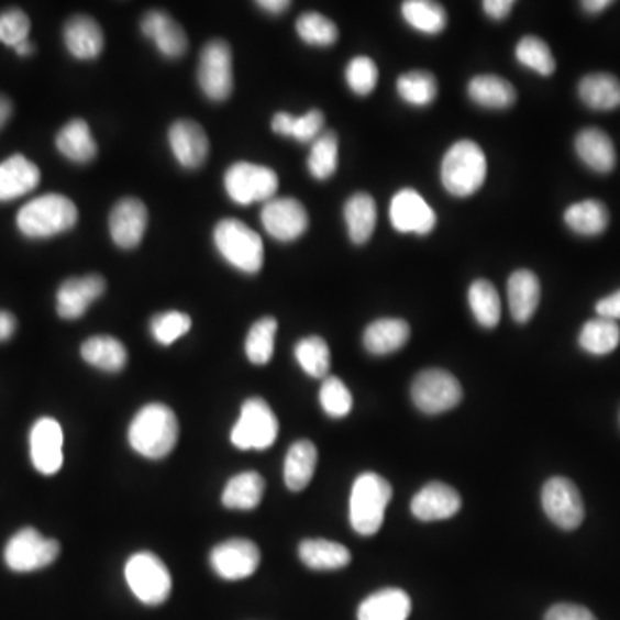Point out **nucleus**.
Returning a JSON list of instances; mask_svg holds the SVG:
<instances>
[{
    "label": "nucleus",
    "instance_id": "nucleus-18",
    "mask_svg": "<svg viewBox=\"0 0 620 620\" xmlns=\"http://www.w3.org/2000/svg\"><path fill=\"white\" fill-rule=\"evenodd\" d=\"M106 291V279L99 275L69 278L57 291V314L68 321L84 318L88 307L102 297Z\"/></svg>",
    "mask_w": 620,
    "mask_h": 620
},
{
    "label": "nucleus",
    "instance_id": "nucleus-15",
    "mask_svg": "<svg viewBox=\"0 0 620 620\" xmlns=\"http://www.w3.org/2000/svg\"><path fill=\"white\" fill-rule=\"evenodd\" d=\"M390 221L400 233L424 236L436 226V214L419 191L403 188L391 199Z\"/></svg>",
    "mask_w": 620,
    "mask_h": 620
},
{
    "label": "nucleus",
    "instance_id": "nucleus-3",
    "mask_svg": "<svg viewBox=\"0 0 620 620\" xmlns=\"http://www.w3.org/2000/svg\"><path fill=\"white\" fill-rule=\"evenodd\" d=\"M486 171L488 164L483 148L476 142L461 140L443 157V187L450 196L465 199L474 196L485 185Z\"/></svg>",
    "mask_w": 620,
    "mask_h": 620
},
{
    "label": "nucleus",
    "instance_id": "nucleus-51",
    "mask_svg": "<svg viewBox=\"0 0 620 620\" xmlns=\"http://www.w3.org/2000/svg\"><path fill=\"white\" fill-rule=\"evenodd\" d=\"M545 620H598L586 607L574 604L553 605L546 612Z\"/></svg>",
    "mask_w": 620,
    "mask_h": 620
},
{
    "label": "nucleus",
    "instance_id": "nucleus-57",
    "mask_svg": "<svg viewBox=\"0 0 620 620\" xmlns=\"http://www.w3.org/2000/svg\"><path fill=\"white\" fill-rule=\"evenodd\" d=\"M580 5H583V9L589 12V14H598V12H604L605 9L612 5V2H610V0H585Z\"/></svg>",
    "mask_w": 620,
    "mask_h": 620
},
{
    "label": "nucleus",
    "instance_id": "nucleus-9",
    "mask_svg": "<svg viewBox=\"0 0 620 620\" xmlns=\"http://www.w3.org/2000/svg\"><path fill=\"white\" fill-rule=\"evenodd\" d=\"M410 394L412 402L421 412L436 416L461 403L462 386L449 370L425 369L413 379Z\"/></svg>",
    "mask_w": 620,
    "mask_h": 620
},
{
    "label": "nucleus",
    "instance_id": "nucleus-32",
    "mask_svg": "<svg viewBox=\"0 0 620 620\" xmlns=\"http://www.w3.org/2000/svg\"><path fill=\"white\" fill-rule=\"evenodd\" d=\"M81 357L106 373H120L128 362L126 346L114 336H92L81 345Z\"/></svg>",
    "mask_w": 620,
    "mask_h": 620
},
{
    "label": "nucleus",
    "instance_id": "nucleus-58",
    "mask_svg": "<svg viewBox=\"0 0 620 620\" xmlns=\"http://www.w3.org/2000/svg\"><path fill=\"white\" fill-rule=\"evenodd\" d=\"M14 51H16L20 56H30V54H33V51H35V48H33L32 42L26 41L23 42V44L18 45Z\"/></svg>",
    "mask_w": 620,
    "mask_h": 620
},
{
    "label": "nucleus",
    "instance_id": "nucleus-20",
    "mask_svg": "<svg viewBox=\"0 0 620 620\" xmlns=\"http://www.w3.org/2000/svg\"><path fill=\"white\" fill-rule=\"evenodd\" d=\"M462 500L457 489L445 483H430L412 498L410 510L419 521H445L461 510Z\"/></svg>",
    "mask_w": 620,
    "mask_h": 620
},
{
    "label": "nucleus",
    "instance_id": "nucleus-55",
    "mask_svg": "<svg viewBox=\"0 0 620 620\" xmlns=\"http://www.w3.org/2000/svg\"><path fill=\"white\" fill-rule=\"evenodd\" d=\"M257 5L263 9V11L269 12V14H281V12L287 11L291 4L288 0H263V2H257Z\"/></svg>",
    "mask_w": 620,
    "mask_h": 620
},
{
    "label": "nucleus",
    "instance_id": "nucleus-48",
    "mask_svg": "<svg viewBox=\"0 0 620 620\" xmlns=\"http://www.w3.org/2000/svg\"><path fill=\"white\" fill-rule=\"evenodd\" d=\"M346 84L357 96H369L378 85V66L366 56L354 57L345 71Z\"/></svg>",
    "mask_w": 620,
    "mask_h": 620
},
{
    "label": "nucleus",
    "instance_id": "nucleus-45",
    "mask_svg": "<svg viewBox=\"0 0 620 620\" xmlns=\"http://www.w3.org/2000/svg\"><path fill=\"white\" fill-rule=\"evenodd\" d=\"M297 33L306 44L330 47L339 41V26L319 12H306L297 20Z\"/></svg>",
    "mask_w": 620,
    "mask_h": 620
},
{
    "label": "nucleus",
    "instance_id": "nucleus-41",
    "mask_svg": "<svg viewBox=\"0 0 620 620\" xmlns=\"http://www.w3.org/2000/svg\"><path fill=\"white\" fill-rule=\"evenodd\" d=\"M398 96L402 97L410 106L425 108L436 100L438 81L433 73L416 71L406 73L397 80Z\"/></svg>",
    "mask_w": 620,
    "mask_h": 620
},
{
    "label": "nucleus",
    "instance_id": "nucleus-4",
    "mask_svg": "<svg viewBox=\"0 0 620 620\" xmlns=\"http://www.w3.org/2000/svg\"><path fill=\"white\" fill-rule=\"evenodd\" d=\"M394 497V488L385 477L364 473L355 479L351 495V524L355 533L374 536L385 521L386 507Z\"/></svg>",
    "mask_w": 620,
    "mask_h": 620
},
{
    "label": "nucleus",
    "instance_id": "nucleus-26",
    "mask_svg": "<svg viewBox=\"0 0 620 620\" xmlns=\"http://www.w3.org/2000/svg\"><path fill=\"white\" fill-rule=\"evenodd\" d=\"M579 159L597 173H610L617 163L612 139L598 128H586L576 136Z\"/></svg>",
    "mask_w": 620,
    "mask_h": 620
},
{
    "label": "nucleus",
    "instance_id": "nucleus-16",
    "mask_svg": "<svg viewBox=\"0 0 620 620\" xmlns=\"http://www.w3.org/2000/svg\"><path fill=\"white\" fill-rule=\"evenodd\" d=\"M63 428L56 419L42 418L30 433V455L38 473L45 476L59 473L63 467Z\"/></svg>",
    "mask_w": 620,
    "mask_h": 620
},
{
    "label": "nucleus",
    "instance_id": "nucleus-49",
    "mask_svg": "<svg viewBox=\"0 0 620 620\" xmlns=\"http://www.w3.org/2000/svg\"><path fill=\"white\" fill-rule=\"evenodd\" d=\"M30 29V18L21 9H8L0 14V42L9 47L16 48L29 41Z\"/></svg>",
    "mask_w": 620,
    "mask_h": 620
},
{
    "label": "nucleus",
    "instance_id": "nucleus-33",
    "mask_svg": "<svg viewBox=\"0 0 620 620\" xmlns=\"http://www.w3.org/2000/svg\"><path fill=\"white\" fill-rule=\"evenodd\" d=\"M579 97L595 111H612L620 108V81L609 73H593L580 80Z\"/></svg>",
    "mask_w": 620,
    "mask_h": 620
},
{
    "label": "nucleus",
    "instance_id": "nucleus-2",
    "mask_svg": "<svg viewBox=\"0 0 620 620\" xmlns=\"http://www.w3.org/2000/svg\"><path fill=\"white\" fill-rule=\"evenodd\" d=\"M18 228L29 239H48L69 231L78 223V209L68 197L48 193L21 207Z\"/></svg>",
    "mask_w": 620,
    "mask_h": 620
},
{
    "label": "nucleus",
    "instance_id": "nucleus-50",
    "mask_svg": "<svg viewBox=\"0 0 620 620\" xmlns=\"http://www.w3.org/2000/svg\"><path fill=\"white\" fill-rule=\"evenodd\" d=\"M324 130V114L319 109H312L307 114L295 118L291 115L288 136L297 140L300 144H312Z\"/></svg>",
    "mask_w": 620,
    "mask_h": 620
},
{
    "label": "nucleus",
    "instance_id": "nucleus-53",
    "mask_svg": "<svg viewBox=\"0 0 620 620\" xmlns=\"http://www.w3.org/2000/svg\"><path fill=\"white\" fill-rule=\"evenodd\" d=\"M513 5H516L513 0H485L483 2L486 14L495 21L506 20L512 12Z\"/></svg>",
    "mask_w": 620,
    "mask_h": 620
},
{
    "label": "nucleus",
    "instance_id": "nucleus-14",
    "mask_svg": "<svg viewBox=\"0 0 620 620\" xmlns=\"http://www.w3.org/2000/svg\"><path fill=\"white\" fill-rule=\"evenodd\" d=\"M211 567L219 577L239 580L251 577L261 564V552L254 541L233 538L214 546L211 552Z\"/></svg>",
    "mask_w": 620,
    "mask_h": 620
},
{
    "label": "nucleus",
    "instance_id": "nucleus-36",
    "mask_svg": "<svg viewBox=\"0 0 620 620\" xmlns=\"http://www.w3.org/2000/svg\"><path fill=\"white\" fill-rule=\"evenodd\" d=\"M266 483L258 473H242L231 477L223 491V506L226 509L252 510L263 501Z\"/></svg>",
    "mask_w": 620,
    "mask_h": 620
},
{
    "label": "nucleus",
    "instance_id": "nucleus-54",
    "mask_svg": "<svg viewBox=\"0 0 620 620\" xmlns=\"http://www.w3.org/2000/svg\"><path fill=\"white\" fill-rule=\"evenodd\" d=\"M16 331V319L5 310H0V342L11 339Z\"/></svg>",
    "mask_w": 620,
    "mask_h": 620
},
{
    "label": "nucleus",
    "instance_id": "nucleus-27",
    "mask_svg": "<svg viewBox=\"0 0 620 620\" xmlns=\"http://www.w3.org/2000/svg\"><path fill=\"white\" fill-rule=\"evenodd\" d=\"M410 339V326L403 319L385 318L370 322L364 331V346L373 355L400 351Z\"/></svg>",
    "mask_w": 620,
    "mask_h": 620
},
{
    "label": "nucleus",
    "instance_id": "nucleus-42",
    "mask_svg": "<svg viewBox=\"0 0 620 620\" xmlns=\"http://www.w3.org/2000/svg\"><path fill=\"white\" fill-rule=\"evenodd\" d=\"M295 357L310 378L326 379L331 366L330 346L321 336H307L295 345Z\"/></svg>",
    "mask_w": 620,
    "mask_h": 620
},
{
    "label": "nucleus",
    "instance_id": "nucleus-10",
    "mask_svg": "<svg viewBox=\"0 0 620 620\" xmlns=\"http://www.w3.org/2000/svg\"><path fill=\"white\" fill-rule=\"evenodd\" d=\"M199 85L203 96L224 102L233 92V52L224 41L209 42L200 52Z\"/></svg>",
    "mask_w": 620,
    "mask_h": 620
},
{
    "label": "nucleus",
    "instance_id": "nucleus-47",
    "mask_svg": "<svg viewBox=\"0 0 620 620\" xmlns=\"http://www.w3.org/2000/svg\"><path fill=\"white\" fill-rule=\"evenodd\" d=\"M191 318L179 310H167L151 321L152 336L160 345L169 346L190 331Z\"/></svg>",
    "mask_w": 620,
    "mask_h": 620
},
{
    "label": "nucleus",
    "instance_id": "nucleus-5",
    "mask_svg": "<svg viewBox=\"0 0 620 620\" xmlns=\"http://www.w3.org/2000/svg\"><path fill=\"white\" fill-rule=\"evenodd\" d=\"M214 243L224 261L242 273L255 275L263 269V239L239 219H223L218 223L214 230Z\"/></svg>",
    "mask_w": 620,
    "mask_h": 620
},
{
    "label": "nucleus",
    "instance_id": "nucleus-30",
    "mask_svg": "<svg viewBox=\"0 0 620 620\" xmlns=\"http://www.w3.org/2000/svg\"><path fill=\"white\" fill-rule=\"evenodd\" d=\"M343 214L352 242L364 245L373 236L378 221V207L373 197L369 193H355L346 200Z\"/></svg>",
    "mask_w": 620,
    "mask_h": 620
},
{
    "label": "nucleus",
    "instance_id": "nucleus-12",
    "mask_svg": "<svg viewBox=\"0 0 620 620\" xmlns=\"http://www.w3.org/2000/svg\"><path fill=\"white\" fill-rule=\"evenodd\" d=\"M541 503L553 524L565 531H574L585 519V503L579 489L567 477L555 476L543 486Z\"/></svg>",
    "mask_w": 620,
    "mask_h": 620
},
{
    "label": "nucleus",
    "instance_id": "nucleus-43",
    "mask_svg": "<svg viewBox=\"0 0 620 620\" xmlns=\"http://www.w3.org/2000/svg\"><path fill=\"white\" fill-rule=\"evenodd\" d=\"M278 321L275 318H263L254 322L245 340V352L248 361L255 366H266L275 354V339Z\"/></svg>",
    "mask_w": 620,
    "mask_h": 620
},
{
    "label": "nucleus",
    "instance_id": "nucleus-23",
    "mask_svg": "<svg viewBox=\"0 0 620 620\" xmlns=\"http://www.w3.org/2000/svg\"><path fill=\"white\" fill-rule=\"evenodd\" d=\"M64 44L76 59L92 60L103 51V32L93 18H69L64 24Z\"/></svg>",
    "mask_w": 620,
    "mask_h": 620
},
{
    "label": "nucleus",
    "instance_id": "nucleus-13",
    "mask_svg": "<svg viewBox=\"0 0 620 620\" xmlns=\"http://www.w3.org/2000/svg\"><path fill=\"white\" fill-rule=\"evenodd\" d=\"M261 221L267 235L278 242H295L309 228L306 207L291 197H281L264 203Z\"/></svg>",
    "mask_w": 620,
    "mask_h": 620
},
{
    "label": "nucleus",
    "instance_id": "nucleus-7",
    "mask_svg": "<svg viewBox=\"0 0 620 620\" xmlns=\"http://www.w3.org/2000/svg\"><path fill=\"white\" fill-rule=\"evenodd\" d=\"M278 418L263 398H248L231 430V443L240 450H267L278 438Z\"/></svg>",
    "mask_w": 620,
    "mask_h": 620
},
{
    "label": "nucleus",
    "instance_id": "nucleus-44",
    "mask_svg": "<svg viewBox=\"0 0 620 620\" xmlns=\"http://www.w3.org/2000/svg\"><path fill=\"white\" fill-rule=\"evenodd\" d=\"M516 57L522 66L533 69L541 76H550L555 73L557 63L553 57L552 48L545 41H541L538 36L528 35L519 41L516 47Z\"/></svg>",
    "mask_w": 620,
    "mask_h": 620
},
{
    "label": "nucleus",
    "instance_id": "nucleus-29",
    "mask_svg": "<svg viewBox=\"0 0 620 620\" xmlns=\"http://www.w3.org/2000/svg\"><path fill=\"white\" fill-rule=\"evenodd\" d=\"M56 147L66 159L76 164H87L96 159L97 142L84 120H71L63 126L56 139Z\"/></svg>",
    "mask_w": 620,
    "mask_h": 620
},
{
    "label": "nucleus",
    "instance_id": "nucleus-21",
    "mask_svg": "<svg viewBox=\"0 0 620 620\" xmlns=\"http://www.w3.org/2000/svg\"><path fill=\"white\" fill-rule=\"evenodd\" d=\"M140 30L147 38L154 41L155 47L169 59H178L188 51L187 33L166 12L148 11L142 18Z\"/></svg>",
    "mask_w": 620,
    "mask_h": 620
},
{
    "label": "nucleus",
    "instance_id": "nucleus-22",
    "mask_svg": "<svg viewBox=\"0 0 620 620\" xmlns=\"http://www.w3.org/2000/svg\"><path fill=\"white\" fill-rule=\"evenodd\" d=\"M41 184V169L24 155H11L0 163V202L26 196Z\"/></svg>",
    "mask_w": 620,
    "mask_h": 620
},
{
    "label": "nucleus",
    "instance_id": "nucleus-46",
    "mask_svg": "<svg viewBox=\"0 0 620 620\" xmlns=\"http://www.w3.org/2000/svg\"><path fill=\"white\" fill-rule=\"evenodd\" d=\"M319 402L330 418L342 419L351 413L354 398H352L351 390L346 388L342 379L336 378V376H328L322 381Z\"/></svg>",
    "mask_w": 620,
    "mask_h": 620
},
{
    "label": "nucleus",
    "instance_id": "nucleus-52",
    "mask_svg": "<svg viewBox=\"0 0 620 620\" xmlns=\"http://www.w3.org/2000/svg\"><path fill=\"white\" fill-rule=\"evenodd\" d=\"M598 318L610 319V321H619L620 319V290L607 295L597 303Z\"/></svg>",
    "mask_w": 620,
    "mask_h": 620
},
{
    "label": "nucleus",
    "instance_id": "nucleus-34",
    "mask_svg": "<svg viewBox=\"0 0 620 620\" xmlns=\"http://www.w3.org/2000/svg\"><path fill=\"white\" fill-rule=\"evenodd\" d=\"M564 219L574 233L583 236L601 235L610 223L609 209L600 200L573 203L565 211Z\"/></svg>",
    "mask_w": 620,
    "mask_h": 620
},
{
    "label": "nucleus",
    "instance_id": "nucleus-28",
    "mask_svg": "<svg viewBox=\"0 0 620 620\" xmlns=\"http://www.w3.org/2000/svg\"><path fill=\"white\" fill-rule=\"evenodd\" d=\"M318 467V449L309 440L295 442L285 458V485L291 491H302L312 481Z\"/></svg>",
    "mask_w": 620,
    "mask_h": 620
},
{
    "label": "nucleus",
    "instance_id": "nucleus-40",
    "mask_svg": "<svg viewBox=\"0 0 620 620\" xmlns=\"http://www.w3.org/2000/svg\"><path fill=\"white\" fill-rule=\"evenodd\" d=\"M469 306L483 328H497L501 318L500 295L488 279H476L469 288Z\"/></svg>",
    "mask_w": 620,
    "mask_h": 620
},
{
    "label": "nucleus",
    "instance_id": "nucleus-35",
    "mask_svg": "<svg viewBox=\"0 0 620 620\" xmlns=\"http://www.w3.org/2000/svg\"><path fill=\"white\" fill-rule=\"evenodd\" d=\"M300 561L314 571H336L351 564L346 546L330 540H306L300 543Z\"/></svg>",
    "mask_w": 620,
    "mask_h": 620
},
{
    "label": "nucleus",
    "instance_id": "nucleus-17",
    "mask_svg": "<svg viewBox=\"0 0 620 620\" xmlns=\"http://www.w3.org/2000/svg\"><path fill=\"white\" fill-rule=\"evenodd\" d=\"M148 224V211L140 199H121L109 214V231L115 245L121 248L139 247Z\"/></svg>",
    "mask_w": 620,
    "mask_h": 620
},
{
    "label": "nucleus",
    "instance_id": "nucleus-25",
    "mask_svg": "<svg viewBox=\"0 0 620 620\" xmlns=\"http://www.w3.org/2000/svg\"><path fill=\"white\" fill-rule=\"evenodd\" d=\"M412 601L403 589L386 588L376 591L358 607V620H407Z\"/></svg>",
    "mask_w": 620,
    "mask_h": 620
},
{
    "label": "nucleus",
    "instance_id": "nucleus-56",
    "mask_svg": "<svg viewBox=\"0 0 620 620\" xmlns=\"http://www.w3.org/2000/svg\"><path fill=\"white\" fill-rule=\"evenodd\" d=\"M12 114V102L8 99V97L2 96L0 93V130L8 124V121L11 120Z\"/></svg>",
    "mask_w": 620,
    "mask_h": 620
},
{
    "label": "nucleus",
    "instance_id": "nucleus-38",
    "mask_svg": "<svg viewBox=\"0 0 620 620\" xmlns=\"http://www.w3.org/2000/svg\"><path fill=\"white\" fill-rule=\"evenodd\" d=\"M619 342V326H617L616 321H610V319H591L580 330V348L591 355L612 354Z\"/></svg>",
    "mask_w": 620,
    "mask_h": 620
},
{
    "label": "nucleus",
    "instance_id": "nucleus-37",
    "mask_svg": "<svg viewBox=\"0 0 620 620\" xmlns=\"http://www.w3.org/2000/svg\"><path fill=\"white\" fill-rule=\"evenodd\" d=\"M402 14L413 30L425 35L442 33L449 21L443 5L431 0H407L402 4Z\"/></svg>",
    "mask_w": 620,
    "mask_h": 620
},
{
    "label": "nucleus",
    "instance_id": "nucleus-31",
    "mask_svg": "<svg viewBox=\"0 0 620 620\" xmlns=\"http://www.w3.org/2000/svg\"><path fill=\"white\" fill-rule=\"evenodd\" d=\"M467 92L477 106L486 109H509L517 99L513 85L497 75L474 76Z\"/></svg>",
    "mask_w": 620,
    "mask_h": 620
},
{
    "label": "nucleus",
    "instance_id": "nucleus-11",
    "mask_svg": "<svg viewBox=\"0 0 620 620\" xmlns=\"http://www.w3.org/2000/svg\"><path fill=\"white\" fill-rule=\"evenodd\" d=\"M59 552L56 540L42 536L36 529L24 528L9 540L4 558L14 573H32L51 565L59 557Z\"/></svg>",
    "mask_w": 620,
    "mask_h": 620
},
{
    "label": "nucleus",
    "instance_id": "nucleus-39",
    "mask_svg": "<svg viewBox=\"0 0 620 620\" xmlns=\"http://www.w3.org/2000/svg\"><path fill=\"white\" fill-rule=\"evenodd\" d=\"M339 135L333 130L322 132L310 147L307 159L310 175L319 181L330 179L339 169Z\"/></svg>",
    "mask_w": 620,
    "mask_h": 620
},
{
    "label": "nucleus",
    "instance_id": "nucleus-6",
    "mask_svg": "<svg viewBox=\"0 0 620 620\" xmlns=\"http://www.w3.org/2000/svg\"><path fill=\"white\" fill-rule=\"evenodd\" d=\"M124 577L133 595L145 605H160L171 595L169 568L157 555L140 552L128 558Z\"/></svg>",
    "mask_w": 620,
    "mask_h": 620
},
{
    "label": "nucleus",
    "instance_id": "nucleus-1",
    "mask_svg": "<svg viewBox=\"0 0 620 620\" xmlns=\"http://www.w3.org/2000/svg\"><path fill=\"white\" fill-rule=\"evenodd\" d=\"M178 434L176 413L164 403H148L133 418L128 440L136 454L159 461L171 454L178 443Z\"/></svg>",
    "mask_w": 620,
    "mask_h": 620
},
{
    "label": "nucleus",
    "instance_id": "nucleus-24",
    "mask_svg": "<svg viewBox=\"0 0 620 620\" xmlns=\"http://www.w3.org/2000/svg\"><path fill=\"white\" fill-rule=\"evenodd\" d=\"M507 295L510 314L517 322L525 324L540 306V279L529 269H517L507 283Z\"/></svg>",
    "mask_w": 620,
    "mask_h": 620
},
{
    "label": "nucleus",
    "instance_id": "nucleus-8",
    "mask_svg": "<svg viewBox=\"0 0 620 620\" xmlns=\"http://www.w3.org/2000/svg\"><path fill=\"white\" fill-rule=\"evenodd\" d=\"M279 179L270 167L252 163H235L228 167L224 188L233 202L251 206L255 202H269L278 191Z\"/></svg>",
    "mask_w": 620,
    "mask_h": 620
},
{
    "label": "nucleus",
    "instance_id": "nucleus-19",
    "mask_svg": "<svg viewBox=\"0 0 620 620\" xmlns=\"http://www.w3.org/2000/svg\"><path fill=\"white\" fill-rule=\"evenodd\" d=\"M173 154L185 169H197L209 155V139L203 128L191 120H178L167 133Z\"/></svg>",
    "mask_w": 620,
    "mask_h": 620
}]
</instances>
